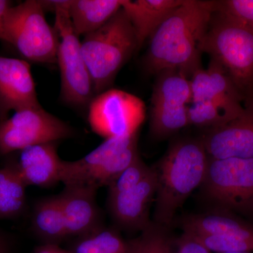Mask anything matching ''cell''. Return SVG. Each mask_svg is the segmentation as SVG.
Instances as JSON below:
<instances>
[{
  "label": "cell",
  "mask_w": 253,
  "mask_h": 253,
  "mask_svg": "<svg viewBox=\"0 0 253 253\" xmlns=\"http://www.w3.org/2000/svg\"><path fill=\"white\" fill-rule=\"evenodd\" d=\"M173 253H212L194 234L184 231L174 242Z\"/></svg>",
  "instance_id": "cell-29"
},
{
  "label": "cell",
  "mask_w": 253,
  "mask_h": 253,
  "mask_svg": "<svg viewBox=\"0 0 253 253\" xmlns=\"http://www.w3.org/2000/svg\"><path fill=\"white\" fill-rule=\"evenodd\" d=\"M157 172L155 167L137 184L130 189L108 196V208L113 220L123 229L142 231L151 225L149 209L156 199Z\"/></svg>",
  "instance_id": "cell-11"
},
{
  "label": "cell",
  "mask_w": 253,
  "mask_h": 253,
  "mask_svg": "<svg viewBox=\"0 0 253 253\" xmlns=\"http://www.w3.org/2000/svg\"><path fill=\"white\" fill-rule=\"evenodd\" d=\"M4 42L12 44L28 61L57 62L59 35L46 21L41 1L27 0L9 9L5 21Z\"/></svg>",
  "instance_id": "cell-7"
},
{
  "label": "cell",
  "mask_w": 253,
  "mask_h": 253,
  "mask_svg": "<svg viewBox=\"0 0 253 253\" xmlns=\"http://www.w3.org/2000/svg\"><path fill=\"white\" fill-rule=\"evenodd\" d=\"M123 0H69L68 13L78 37L99 29L122 8Z\"/></svg>",
  "instance_id": "cell-19"
},
{
  "label": "cell",
  "mask_w": 253,
  "mask_h": 253,
  "mask_svg": "<svg viewBox=\"0 0 253 253\" xmlns=\"http://www.w3.org/2000/svg\"><path fill=\"white\" fill-rule=\"evenodd\" d=\"M12 7L11 1L0 0V40L4 41V24L9 9Z\"/></svg>",
  "instance_id": "cell-30"
},
{
  "label": "cell",
  "mask_w": 253,
  "mask_h": 253,
  "mask_svg": "<svg viewBox=\"0 0 253 253\" xmlns=\"http://www.w3.org/2000/svg\"><path fill=\"white\" fill-rule=\"evenodd\" d=\"M62 163L56 142H53L23 149L17 162L13 163L26 186L46 188L61 182Z\"/></svg>",
  "instance_id": "cell-16"
},
{
  "label": "cell",
  "mask_w": 253,
  "mask_h": 253,
  "mask_svg": "<svg viewBox=\"0 0 253 253\" xmlns=\"http://www.w3.org/2000/svg\"><path fill=\"white\" fill-rule=\"evenodd\" d=\"M201 187L224 211L253 212V158L209 157Z\"/></svg>",
  "instance_id": "cell-8"
},
{
  "label": "cell",
  "mask_w": 253,
  "mask_h": 253,
  "mask_svg": "<svg viewBox=\"0 0 253 253\" xmlns=\"http://www.w3.org/2000/svg\"><path fill=\"white\" fill-rule=\"evenodd\" d=\"M73 129L41 106L16 111L0 121V154L21 151L35 145L57 142L73 135Z\"/></svg>",
  "instance_id": "cell-9"
},
{
  "label": "cell",
  "mask_w": 253,
  "mask_h": 253,
  "mask_svg": "<svg viewBox=\"0 0 253 253\" xmlns=\"http://www.w3.org/2000/svg\"><path fill=\"white\" fill-rule=\"evenodd\" d=\"M165 229L152 223L141 235L128 241L129 253H173L174 242Z\"/></svg>",
  "instance_id": "cell-25"
},
{
  "label": "cell",
  "mask_w": 253,
  "mask_h": 253,
  "mask_svg": "<svg viewBox=\"0 0 253 253\" xmlns=\"http://www.w3.org/2000/svg\"><path fill=\"white\" fill-rule=\"evenodd\" d=\"M32 229L46 244L56 245L68 237L58 196L45 198L37 203L32 215Z\"/></svg>",
  "instance_id": "cell-20"
},
{
  "label": "cell",
  "mask_w": 253,
  "mask_h": 253,
  "mask_svg": "<svg viewBox=\"0 0 253 253\" xmlns=\"http://www.w3.org/2000/svg\"><path fill=\"white\" fill-rule=\"evenodd\" d=\"M81 44L95 95L109 89L138 49L134 28L123 8L102 27L84 36Z\"/></svg>",
  "instance_id": "cell-3"
},
{
  "label": "cell",
  "mask_w": 253,
  "mask_h": 253,
  "mask_svg": "<svg viewBox=\"0 0 253 253\" xmlns=\"http://www.w3.org/2000/svg\"><path fill=\"white\" fill-rule=\"evenodd\" d=\"M26 187L14 163L0 168V219H15L22 214Z\"/></svg>",
  "instance_id": "cell-22"
},
{
  "label": "cell",
  "mask_w": 253,
  "mask_h": 253,
  "mask_svg": "<svg viewBox=\"0 0 253 253\" xmlns=\"http://www.w3.org/2000/svg\"><path fill=\"white\" fill-rule=\"evenodd\" d=\"M137 140L138 134L106 139L81 159L63 161L61 182L65 186H86L96 190L109 186L140 157Z\"/></svg>",
  "instance_id": "cell-6"
},
{
  "label": "cell",
  "mask_w": 253,
  "mask_h": 253,
  "mask_svg": "<svg viewBox=\"0 0 253 253\" xmlns=\"http://www.w3.org/2000/svg\"><path fill=\"white\" fill-rule=\"evenodd\" d=\"M189 125L201 127H218L230 121L219 106L211 101L191 103L188 107Z\"/></svg>",
  "instance_id": "cell-26"
},
{
  "label": "cell",
  "mask_w": 253,
  "mask_h": 253,
  "mask_svg": "<svg viewBox=\"0 0 253 253\" xmlns=\"http://www.w3.org/2000/svg\"><path fill=\"white\" fill-rule=\"evenodd\" d=\"M35 253H73L60 249L54 244H45L38 248Z\"/></svg>",
  "instance_id": "cell-31"
},
{
  "label": "cell",
  "mask_w": 253,
  "mask_h": 253,
  "mask_svg": "<svg viewBox=\"0 0 253 253\" xmlns=\"http://www.w3.org/2000/svg\"><path fill=\"white\" fill-rule=\"evenodd\" d=\"M188 107H151L150 129L153 135L166 137L189 126Z\"/></svg>",
  "instance_id": "cell-24"
},
{
  "label": "cell",
  "mask_w": 253,
  "mask_h": 253,
  "mask_svg": "<svg viewBox=\"0 0 253 253\" xmlns=\"http://www.w3.org/2000/svg\"><path fill=\"white\" fill-rule=\"evenodd\" d=\"M96 191L86 186H67L58 195L68 236L83 237L103 226Z\"/></svg>",
  "instance_id": "cell-15"
},
{
  "label": "cell",
  "mask_w": 253,
  "mask_h": 253,
  "mask_svg": "<svg viewBox=\"0 0 253 253\" xmlns=\"http://www.w3.org/2000/svg\"><path fill=\"white\" fill-rule=\"evenodd\" d=\"M146 111L144 101L135 95L109 89L89 103L88 121L95 134L105 139L132 136L138 134Z\"/></svg>",
  "instance_id": "cell-10"
},
{
  "label": "cell",
  "mask_w": 253,
  "mask_h": 253,
  "mask_svg": "<svg viewBox=\"0 0 253 253\" xmlns=\"http://www.w3.org/2000/svg\"><path fill=\"white\" fill-rule=\"evenodd\" d=\"M183 229L196 236L253 239V224L225 212L195 214L186 217L183 221Z\"/></svg>",
  "instance_id": "cell-18"
},
{
  "label": "cell",
  "mask_w": 253,
  "mask_h": 253,
  "mask_svg": "<svg viewBox=\"0 0 253 253\" xmlns=\"http://www.w3.org/2000/svg\"><path fill=\"white\" fill-rule=\"evenodd\" d=\"M44 11L55 13V29L59 37L57 63L61 74V94L68 104L83 107L94 96V87L79 37L73 30L68 13L69 0L41 1Z\"/></svg>",
  "instance_id": "cell-5"
},
{
  "label": "cell",
  "mask_w": 253,
  "mask_h": 253,
  "mask_svg": "<svg viewBox=\"0 0 253 253\" xmlns=\"http://www.w3.org/2000/svg\"><path fill=\"white\" fill-rule=\"evenodd\" d=\"M151 167L139 157L113 181L109 186V194H118L137 185L149 172Z\"/></svg>",
  "instance_id": "cell-28"
},
{
  "label": "cell",
  "mask_w": 253,
  "mask_h": 253,
  "mask_svg": "<svg viewBox=\"0 0 253 253\" xmlns=\"http://www.w3.org/2000/svg\"><path fill=\"white\" fill-rule=\"evenodd\" d=\"M225 69L246 101L253 99V31L214 13L200 45Z\"/></svg>",
  "instance_id": "cell-4"
},
{
  "label": "cell",
  "mask_w": 253,
  "mask_h": 253,
  "mask_svg": "<svg viewBox=\"0 0 253 253\" xmlns=\"http://www.w3.org/2000/svg\"><path fill=\"white\" fill-rule=\"evenodd\" d=\"M216 12L238 21L253 31V0L217 1Z\"/></svg>",
  "instance_id": "cell-27"
},
{
  "label": "cell",
  "mask_w": 253,
  "mask_h": 253,
  "mask_svg": "<svg viewBox=\"0 0 253 253\" xmlns=\"http://www.w3.org/2000/svg\"><path fill=\"white\" fill-rule=\"evenodd\" d=\"M191 103L211 101L232 121L244 110V96L219 63L211 59L208 69H198L191 76Z\"/></svg>",
  "instance_id": "cell-13"
},
{
  "label": "cell",
  "mask_w": 253,
  "mask_h": 253,
  "mask_svg": "<svg viewBox=\"0 0 253 253\" xmlns=\"http://www.w3.org/2000/svg\"><path fill=\"white\" fill-rule=\"evenodd\" d=\"M9 245L4 234L0 231V253H9Z\"/></svg>",
  "instance_id": "cell-32"
},
{
  "label": "cell",
  "mask_w": 253,
  "mask_h": 253,
  "mask_svg": "<svg viewBox=\"0 0 253 253\" xmlns=\"http://www.w3.org/2000/svg\"><path fill=\"white\" fill-rule=\"evenodd\" d=\"M201 140L210 158H253V99L239 116L208 129Z\"/></svg>",
  "instance_id": "cell-12"
},
{
  "label": "cell",
  "mask_w": 253,
  "mask_h": 253,
  "mask_svg": "<svg viewBox=\"0 0 253 253\" xmlns=\"http://www.w3.org/2000/svg\"><path fill=\"white\" fill-rule=\"evenodd\" d=\"M209 156L202 141L183 139L171 145L158 166L155 224L170 226L176 211L202 185Z\"/></svg>",
  "instance_id": "cell-2"
},
{
  "label": "cell",
  "mask_w": 253,
  "mask_h": 253,
  "mask_svg": "<svg viewBox=\"0 0 253 253\" xmlns=\"http://www.w3.org/2000/svg\"><path fill=\"white\" fill-rule=\"evenodd\" d=\"M252 253L249 252H237V253Z\"/></svg>",
  "instance_id": "cell-33"
},
{
  "label": "cell",
  "mask_w": 253,
  "mask_h": 253,
  "mask_svg": "<svg viewBox=\"0 0 253 253\" xmlns=\"http://www.w3.org/2000/svg\"><path fill=\"white\" fill-rule=\"evenodd\" d=\"M183 0H123L122 8L134 28L138 49Z\"/></svg>",
  "instance_id": "cell-17"
},
{
  "label": "cell",
  "mask_w": 253,
  "mask_h": 253,
  "mask_svg": "<svg viewBox=\"0 0 253 253\" xmlns=\"http://www.w3.org/2000/svg\"><path fill=\"white\" fill-rule=\"evenodd\" d=\"M216 6L217 1L183 0L150 38L147 71L176 70L188 78L201 68L200 45Z\"/></svg>",
  "instance_id": "cell-1"
},
{
  "label": "cell",
  "mask_w": 253,
  "mask_h": 253,
  "mask_svg": "<svg viewBox=\"0 0 253 253\" xmlns=\"http://www.w3.org/2000/svg\"><path fill=\"white\" fill-rule=\"evenodd\" d=\"M191 103L190 80L176 70L158 73L151 97V107H181Z\"/></svg>",
  "instance_id": "cell-21"
},
{
  "label": "cell",
  "mask_w": 253,
  "mask_h": 253,
  "mask_svg": "<svg viewBox=\"0 0 253 253\" xmlns=\"http://www.w3.org/2000/svg\"><path fill=\"white\" fill-rule=\"evenodd\" d=\"M41 106L26 60L0 56V121L10 111Z\"/></svg>",
  "instance_id": "cell-14"
},
{
  "label": "cell",
  "mask_w": 253,
  "mask_h": 253,
  "mask_svg": "<svg viewBox=\"0 0 253 253\" xmlns=\"http://www.w3.org/2000/svg\"><path fill=\"white\" fill-rule=\"evenodd\" d=\"M73 253H129V246L117 231L103 226L78 238Z\"/></svg>",
  "instance_id": "cell-23"
}]
</instances>
